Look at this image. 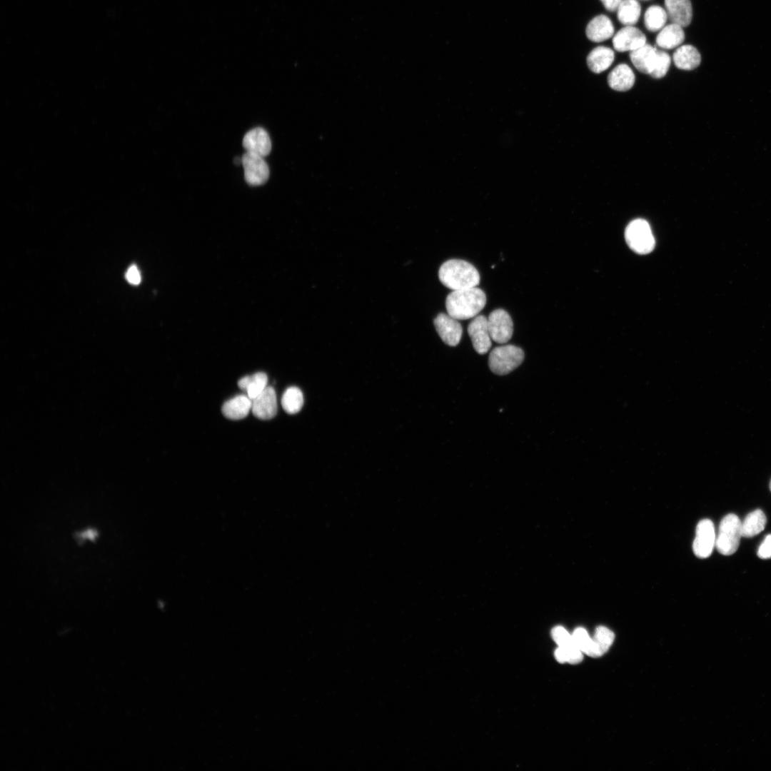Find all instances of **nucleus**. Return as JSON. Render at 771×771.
Masks as SVG:
<instances>
[{"label": "nucleus", "mask_w": 771, "mask_h": 771, "mask_svg": "<svg viewBox=\"0 0 771 771\" xmlns=\"http://www.w3.org/2000/svg\"><path fill=\"white\" fill-rule=\"evenodd\" d=\"M486 303L485 293L477 287L453 291L445 300V308L449 314L457 320H465L475 317Z\"/></svg>", "instance_id": "1"}, {"label": "nucleus", "mask_w": 771, "mask_h": 771, "mask_svg": "<svg viewBox=\"0 0 771 771\" xmlns=\"http://www.w3.org/2000/svg\"><path fill=\"white\" fill-rule=\"evenodd\" d=\"M440 282L453 291L476 287L480 283L478 270L470 263L460 259H450L439 268Z\"/></svg>", "instance_id": "2"}, {"label": "nucleus", "mask_w": 771, "mask_h": 771, "mask_svg": "<svg viewBox=\"0 0 771 771\" xmlns=\"http://www.w3.org/2000/svg\"><path fill=\"white\" fill-rule=\"evenodd\" d=\"M741 524L740 518L733 513L722 519L715 541V547L720 553L730 555L736 552L742 537Z\"/></svg>", "instance_id": "3"}, {"label": "nucleus", "mask_w": 771, "mask_h": 771, "mask_svg": "<svg viewBox=\"0 0 771 771\" xmlns=\"http://www.w3.org/2000/svg\"><path fill=\"white\" fill-rule=\"evenodd\" d=\"M524 359L523 351L514 345L493 348L488 358L489 368L497 375H506L518 368Z\"/></svg>", "instance_id": "4"}, {"label": "nucleus", "mask_w": 771, "mask_h": 771, "mask_svg": "<svg viewBox=\"0 0 771 771\" xmlns=\"http://www.w3.org/2000/svg\"><path fill=\"white\" fill-rule=\"evenodd\" d=\"M625 237L628 246L641 255L650 253L655 247V238L649 223L642 218L632 221L626 227Z\"/></svg>", "instance_id": "5"}, {"label": "nucleus", "mask_w": 771, "mask_h": 771, "mask_svg": "<svg viewBox=\"0 0 771 771\" xmlns=\"http://www.w3.org/2000/svg\"><path fill=\"white\" fill-rule=\"evenodd\" d=\"M246 181L251 186L265 183L269 177V168L263 157L246 151L241 157Z\"/></svg>", "instance_id": "6"}, {"label": "nucleus", "mask_w": 771, "mask_h": 771, "mask_svg": "<svg viewBox=\"0 0 771 771\" xmlns=\"http://www.w3.org/2000/svg\"><path fill=\"white\" fill-rule=\"evenodd\" d=\"M490 337L498 343H507L512 337L513 323L508 313L501 308L493 311L488 318Z\"/></svg>", "instance_id": "7"}, {"label": "nucleus", "mask_w": 771, "mask_h": 771, "mask_svg": "<svg viewBox=\"0 0 771 771\" xmlns=\"http://www.w3.org/2000/svg\"><path fill=\"white\" fill-rule=\"evenodd\" d=\"M716 535L713 523L709 519L701 520L697 525L692 544L695 555L700 558L709 557L715 546Z\"/></svg>", "instance_id": "8"}, {"label": "nucleus", "mask_w": 771, "mask_h": 771, "mask_svg": "<svg viewBox=\"0 0 771 771\" xmlns=\"http://www.w3.org/2000/svg\"><path fill=\"white\" fill-rule=\"evenodd\" d=\"M468 333L477 353L485 354L489 351L492 338L488 329V318L483 315L475 316L468 326Z\"/></svg>", "instance_id": "9"}, {"label": "nucleus", "mask_w": 771, "mask_h": 771, "mask_svg": "<svg viewBox=\"0 0 771 771\" xmlns=\"http://www.w3.org/2000/svg\"><path fill=\"white\" fill-rule=\"evenodd\" d=\"M433 323L437 333L445 344L455 346L459 343L463 328L457 319L441 313L435 318Z\"/></svg>", "instance_id": "10"}, {"label": "nucleus", "mask_w": 771, "mask_h": 771, "mask_svg": "<svg viewBox=\"0 0 771 771\" xmlns=\"http://www.w3.org/2000/svg\"><path fill=\"white\" fill-rule=\"evenodd\" d=\"M646 44V36L638 28L625 26L613 38L614 49L619 52L631 51Z\"/></svg>", "instance_id": "11"}, {"label": "nucleus", "mask_w": 771, "mask_h": 771, "mask_svg": "<svg viewBox=\"0 0 771 771\" xmlns=\"http://www.w3.org/2000/svg\"><path fill=\"white\" fill-rule=\"evenodd\" d=\"M251 411L255 417L261 420H269L277 413V398L275 390L267 386L256 398L251 400Z\"/></svg>", "instance_id": "12"}, {"label": "nucleus", "mask_w": 771, "mask_h": 771, "mask_svg": "<svg viewBox=\"0 0 771 771\" xmlns=\"http://www.w3.org/2000/svg\"><path fill=\"white\" fill-rule=\"evenodd\" d=\"M243 146L246 151L264 157L271 152V141L266 131L257 127L246 133L243 139Z\"/></svg>", "instance_id": "13"}, {"label": "nucleus", "mask_w": 771, "mask_h": 771, "mask_svg": "<svg viewBox=\"0 0 771 771\" xmlns=\"http://www.w3.org/2000/svg\"><path fill=\"white\" fill-rule=\"evenodd\" d=\"M665 10L672 23L687 26L692 21V8L690 0H665Z\"/></svg>", "instance_id": "14"}, {"label": "nucleus", "mask_w": 771, "mask_h": 771, "mask_svg": "<svg viewBox=\"0 0 771 771\" xmlns=\"http://www.w3.org/2000/svg\"><path fill=\"white\" fill-rule=\"evenodd\" d=\"M585 33L589 40L593 42H601L613 36L614 26L612 21L607 16L600 14L590 21L586 26Z\"/></svg>", "instance_id": "15"}, {"label": "nucleus", "mask_w": 771, "mask_h": 771, "mask_svg": "<svg viewBox=\"0 0 771 771\" xmlns=\"http://www.w3.org/2000/svg\"><path fill=\"white\" fill-rule=\"evenodd\" d=\"M630 58L635 67L641 73H652L657 59V49L648 44L630 51Z\"/></svg>", "instance_id": "16"}, {"label": "nucleus", "mask_w": 771, "mask_h": 771, "mask_svg": "<svg viewBox=\"0 0 771 771\" xmlns=\"http://www.w3.org/2000/svg\"><path fill=\"white\" fill-rule=\"evenodd\" d=\"M635 79V74L631 68L625 64H620L609 74L608 83L613 90L625 91L633 87Z\"/></svg>", "instance_id": "17"}, {"label": "nucleus", "mask_w": 771, "mask_h": 771, "mask_svg": "<svg viewBox=\"0 0 771 771\" xmlns=\"http://www.w3.org/2000/svg\"><path fill=\"white\" fill-rule=\"evenodd\" d=\"M251 406L252 400L247 395H238L223 403L222 413L228 419L240 420L248 415Z\"/></svg>", "instance_id": "18"}, {"label": "nucleus", "mask_w": 771, "mask_h": 771, "mask_svg": "<svg viewBox=\"0 0 771 771\" xmlns=\"http://www.w3.org/2000/svg\"><path fill=\"white\" fill-rule=\"evenodd\" d=\"M672 59L677 68L682 70H692L701 62V56L698 50L692 45L679 46L673 53Z\"/></svg>", "instance_id": "19"}, {"label": "nucleus", "mask_w": 771, "mask_h": 771, "mask_svg": "<svg viewBox=\"0 0 771 771\" xmlns=\"http://www.w3.org/2000/svg\"><path fill=\"white\" fill-rule=\"evenodd\" d=\"M614 58V51L610 48L599 46L588 55L587 64L593 72L600 74L611 66Z\"/></svg>", "instance_id": "20"}, {"label": "nucleus", "mask_w": 771, "mask_h": 771, "mask_svg": "<svg viewBox=\"0 0 771 771\" xmlns=\"http://www.w3.org/2000/svg\"><path fill=\"white\" fill-rule=\"evenodd\" d=\"M656 44L665 49H672L680 46L685 40L682 27L672 23L664 26L656 36Z\"/></svg>", "instance_id": "21"}, {"label": "nucleus", "mask_w": 771, "mask_h": 771, "mask_svg": "<svg viewBox=\"0 0 771 771\" xmlns=\"http://www.w3.org/2000/svg\"><path fill=\"white\" fill-rule=\"evenodd\" d=\"M238 386L253 400L268 386V376L263 372L244 376L238 381Z\"/></svg>", "instance_id": "22"}, {"label": "nucleus", "mask_w": 771, "mask_h": 771, "mask_svg": "<svg viewBox=\"0 0 771 771\" xmlns=\"http://www.w3.org/2000/svg\"><path fill=\"white\" fill-rule=\"evenodd\" d=\"M766 523V516L760 509L750 513L741 524L742 537L751 538L759 534L765 529Z\"/></svg>", "instance_id": "23"}, {"label": "nucleus", "mask_w": 771, "mask_h": 771, "mask_svg": "<svg viewBox=\"0 0 771 771\" xmlns=\"http://www.w3.org/2000/svg\"><path fill=\"white\" fill-rule=\"evenodd\" d=\"M641 13V6L638 0H623L617 9L618 21L625 26L635 24Z\"/></svg>", "instance_id": "24"}, {"label": "nucleus", "mask_w": 771, "mask_h": 771, "mask_svg": "<svg viewBox=\"0 0 771 771\" xmlns=\"http://www.w3.org/2000/svg\"><path fill=\"white\" fill-rule=\"evenodd\" d=\"M667 19L665 9L659 5H652L645 12L644 24L648 31L655 32L665 26Z\"/></svg>", "instance_id": "25"}, {"label": "nucleus", "mask_w": 771, "mask_h": 771, "mask_svg": "<svg viewBox=\"0 0 771 771\" xmlns=\"http://www.w3.org/2000/svg\"><path fill=\"white\" fill-rule=\"evenodd\" d=\"M303 405V395L298 388L291 386L285 390L281 398V405L286 413H297L301 410Z\"/></svg>", "instance_id": "26"}, {"label": "nucleus", "mask_w": 771, "mask_h": 771, "mask_svg": "<svg viewBox=\"0 0 771 771\" xmlns=\"http://www.w3.org/2000/svg\"><path fill=\"white\" fill-rule=\"evenodd\" d=\"M572 636L575 644L583 652L590 657H598L593 640L584 628H576Z\"/></svg>", "instance_id": "27"}, {"label": "nucleus", "mask_w": 771, "mask_h": 771, "mask_svg": "<svg viewBox=\"0 0 771 771\" xmlns=\"http://www.w3.org/2000/svg\"><path fill=\"white\" fill-rule=\"evenodd\" d=\"M595 645L598 657L605 654L613 644L615 638L614 633L605 626H599L596 628L592 638Z\"/></svg>", "instance_id": "28"}, {"label": "nucleus", "mask_w": 771, "mask_h": 771, "mask_svg": "<svg viewBox=\"0 0 771 771\" xmlns=\"http://www.w3.org/2000/svg\"><path fill=\"white\" fill-rule=\"evenodd\" d=\"M670 62V56L667 52L657 49V59L650 76L655 79L665 76L669 69Z\"/></svg>", "instance_id": "29"}, {"label": "nucleus", "mask_w": 771, "mask_h": 771, "mask_svg": "<svg viewBox=\"0 0 771 771\" xmlns=\"http://www.w3.org/2000/svg\"><path fill=\"white\" fill-rule=\"evenodd\" d=\"M552 636L558 647L568 648L576 645L572 635L562 626L555 627L552 630Z\"/></svg>", "instance_id": "30"}, {"label": "nucleus", "mask_w": 771, "mask_h": 771, "mask_svg": "<svg viewBox=\"0 0 771 771\" xmlns=\"http://www.w3.org/2000/svg\"><path fill=\"white\" fill-rule=\"evenodd\" d=\"M757 555L761 559L771 558V535H767L757 550Z\"/></svg>", "instance_id": "31"}, {"label": "nucleus", "mask_w": 771, "mask_h": 771, "mask_svg": "<svg viewBox=\"0 0 771 771\" xmlns=\"http://www.w3.org/2000/svg\"><path fill=\"white\" fill-rule=\"evenodd\" d=\"M126 278L128 283L138 285L141 281V273L135 265L131 266L126 271Z\"/></svg>", "instance_id": "32"}, {"label": "nucleus", "mask_w": 771, "mask_h": 771, "mask_svg": "<svg viewBox=\"0 0 771 771\" xmlns=\"http://www.w3.org/2000/svg\"><path fill=\"white\" fill-rule=\"evenodd\" d=\"M608 11H615L623 0H600Z\"/></svg>", "instance_id": "33"}, {"label": "nucleus", "mask_w": 771, "mask_h": 771, "mask_svg": "<svg viewBox=\"0 0 771 771\" xmlns=\"http://www.w3.org/2000/svg\"><path fill=\"white\" fill-rule=\"evenodd\" d=\"M555 656L556 660L559 662H566L565 652L564 650L562 647H558L555 650Z\"/></svg>", "instance_id": "34"}, {"label": "nucleus", "mask_w": 771, "mask_h": 771, "mask_svg": "<svg viewBox=\"0 0 771 771\" xmlns=\"http://www.w3.org/2000/svg\"><path fill=\"white\" fill-rule=\"evenodd\" d=\"M234 163H235L236 164H237V165H238V164H240V163L241 164V158H236L234 159Z\"/></svg>", "instance_id": "35"}, {"label": "nucleus", "mask_w": 771, "mask_h": 771, "mask_svg": "<svg viewBox=\"0 0 771 771\" xmlns=\"http://www.w3.org/2000/svg\"><path fill=\"white\" fill-rule=\"evenodd\" d=\"M770 490H771V480H770Z\"/></svg>", "instance_id": "36"}, {"label": "nucleus", "mask_w": 771, "mask_h": 771, "mask_svg": "<svg viewBox=\"0 0 771 771\" xmlns=\"http://www.w3.org/2000/svg\"><path fill=\"white\" fill-rule=\"evenodd\" d=\"M642 1H650V0H642Z\"/></svg>", "instance_id": "37"}]
</instances>
